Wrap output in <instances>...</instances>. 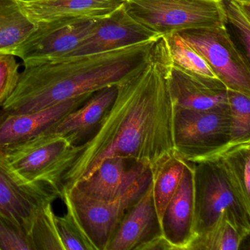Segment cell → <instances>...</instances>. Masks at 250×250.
<instances>
[{"mask_svg":"<svg viewBox=\"0 0 250 250\" xmlns=\"http://www.w3.org/2000/svg\"><path fill=\"white\" fill-rule=\"evenodd\" d=\"M172 63L165 36L147 56L116 84L117 94L96 132L80 151L60 187V197L92 175L108 158L121 156L151 170L175 154L174 107L168 87Z\"/></svg>","mask_w":250,"mask_h":250,"instance_id":"6da1fadb","label":"cell"},{"mask_svg":"<svg viewBox=\"0 0 250 250\" xmlns=\"http://www.w3.org/2000/svg\"><path fill=\"white\" fill-rule=\"evenodd\" d=\"M158 39L102 53L24 65L15 90L0 105V113L34 112L116 85L147 56Z\"/></svg>","mask_w":250,"mask_h":250,"instance_id":"7a4b0ae2","label":"cell"},{"mask_svg":"<svg viewBox=\"0 0 250 250\" xmlns=\"http://www.w3.org/2000/svg\"><path fill=\"white\" fill-rule=\"evenodd\" d=\"M190 164L194 181V241L226 210L250 225V197L244 194L223 159L211 154Z\"/></svg>","mask_w":250,"mask_h":250,"instance_id":"3957f363","label":"cell"},{"mask_svg":"<svg viewBox=\"0 0 250 250\" xmlns=\"http://www.w3.org/2000/svg\"><path fill=\"white\" fill-rule=\"evenodd\" d=\"M79 151L66 137L44 133L0 150V162L24 182L49 186L60 197L61 181Z\"/></svg>","mask_w":250,"mask_h":250,"instance_id":"277c9868","label":"cell"},{"mask_svg":"<svg viewBox=\"0 0 250 250\" xmlns=\"http://www.w3.org/2000/svg\"><path fill=\"white\" fill-rule=\"evenodd\" d=\"M124 2L136 20L161 36L228 24L223 2L216 0H124Z\"/></svg>","mask_w":250,"mask_h":250,"instance_id":"5b68a950","label":"cell"},{"mask_svg":"<svg viewBox=\"0 0 250 250\" xmlns=\"http://www.w3.org/2000/svg\"><path fill=\"white\" fill-rule=\"evenodd\" d=\"M172 130L175 154L186 162L213 154L231 140L228 105L207 110L174 108Z\"/></svg>","mask_w":250,"mask_h":250,"instance_id":"8992f818","label":"cell"},{"mask_svg":"<svg viewBox=\"0 0 250 250\" xmlns=\"http://www.w3.org/2000/svg\"><path fill=\"white\" fill-rule=\"evenodd\" d=\"M151 181L150 169L128 191L112 200L91 198L74 187L63 191L61 197H65L71 203L80 226L95 250H106L121 219L147 189Z\"/></svg>","mask_w":250,"mask_h":250,"instance_id":"52a82bcc","label":"cell"},{"mask_svg":"<svg viewBox=\"0 0 250 250\" xmlns=\"http://www.w3.org/2000/svg\"><path fill=\"white\" fill-rule=\"evenodd\" d=\"M178 33L228 89L250 94V61L232 42L226 25Z\"/></svg>","mask_w":250,"mask_h":250,"instance_id":"ba28073f","label":"cell"},{"mask_svg":"<svg viewBox=\"0 0 250 250\" xmlns=\"http://www.w3.org/2000/svg\"><path fill=\"white\" fill-rule=\"evenodd\" d=\"M96 20L62 19L38 23L37 28L18 46L14 55L24 65L61 61L79 46Z\"/></svg>","mask_w":250,"mask_h":250,"instance_id":"9c48e42d","label":"cell"},{"mask_svg":"<svg viewBox=\"0 0 250 250\" xmlns=\"http://www.w3.org/2000/svg\"><path fill=\"white\" fill-rule=\"evenodd\" d=\"M161 36L136 20L128 12L124 2L112 14L96 20L79 46L61 61L109 52L156 40Z\"/></svg>","mask_w":250,"mask_h":250,"instance_id":"30bf717a","label":"cell"},{"mask_svg":"<svg viewBox=\"0 0 250 250\" xmlns=\"http://www.w3.org/2000/svg\"><path fill=\"white\" fill-rule=\"evenodd\" d=\"M58 197L59 194L52 187L24 182L0 162V214L20 225L29 235L42 208Z\"/></svg>","mask_w":250,"mask_h":250,"instance_id":"8fae6325","label":"cell"},{"mask_svg":"<svg viewBox=\"0 0 250 250\" xmlns=\"http://www.w3.org/2000/svg\"><path fill=\"white\" fill-rule=\"evenodd\" d=\"M93 94L73 98L27 113H0V150L44 134Z\"/></svg>","mask_w":250,"mask_h":250,"instance_id":"7c38bea8","label":"cell"},{"mask_svg":"<svg viewBox=\"0 0 250 250\" xmlns=\"http://www.w3.org/2000/svg\"><path fill=\"white\" fill-rule=\"evenodd\" d=\"M193 169L187 162L182 179L160 221L161 231L171 250H189L195 239Z\"/></svg>","mask_w":250,"mask_h":250,"instance_id":"4fadbf2b","label":"cell"},{"mask_svg":"<svg viewBox=\"0 0 250 250\" xmlns=\"http://www.w3.org/2000/svg\"><path fill=\"white\" fill-rule=\"evenodd\" d=\"M160 235L162 234L153 201L151 181L121 219L106 250H140Z\"/></svg>","mask_w":250,"mask_h":250,"instance_id":"5bb4252c","label":"cell"},{"mask_svg":"<svg viewBox=\"0 0 250 250\" xmlns=\"http://www.w3.org/2000/svg\"><path fill=\"white\" fill-rule=\"evenodd\" d=\"M168 87L175 109L207 110L228 105V87L219 80L194 77L171 63Z\"/></svg>","mask_w":250,"mask_h":250,"instance_id":"9a60e30c","label":"cell"},{"mask_svg":"<svg viewBox=\"0 0 250 250\" xmlns=\"http://www.w3.org/2000/svg\"><path fill=\"white\" fill-rule=\"evenodd\" d=\"M150 169L143 164L114 156L105 159L91 175L73 187L91 198L112 200L128 191Z\"/></svg>","mask_w":250,"mask_h":250,"instance_id":"2e32d148","label":"cell"},{"mask_svg":"<svg viewBox=\"0 0 250 250\" xmlns=\"http://www.w3.org/2000/svg\"><path fill=\"white\" fill-rule=\"evenodd\" d=\"M116 94V85L96 92L81 106L45 133L63 136L75 146L83 144L96 132L102 118L113 104Z\"/></svg>","mask_w":250,"mask_h":250,"instance_id":"e0dca14e","label":"cell"},{"mask_svg":"<svg viewBox=\"0 0 250 250\" xmlns=\"http://www.w3.org/2000/svg\"><path fill=\"white\" fill-rule=\"evenodd\" d=\"M123 4L124 0H23L26 13L37 24L62 19L99 20Z\"/></svg>","mask_w":250,"mask_h":250,"instance_id":"ac0fdd59","label":"cell"},{"mask_svg":"<svg viewBox=\"0 0 250 250\" xmlns=\"http://www.w3.org/2000/svg\"><path fill=\"white\" fill-rule=\"evenodd\" d=\"M37 27L26 13L23 0H0V55H14Z\"/></svg>","mask_w":250,"mask_h":250,"instance_id":"d6986e66","label":"cell"},{"mask_svg":"<svg viewBox=\"0 0 250 250\" xmlns=\"http://www.w3.org/2000/svg\"><path fill=\"white\" fill-rule=\"evenodd\" d=\"M250 233V224L226 210L204 235L192 243L189 250H238Z\"/></svg>","mask_w":250,"mask_h":250,"instance_id":"ffe728a7","label":"cell"},{"mask_svg":"<svg viewBox=\"0 0 250 250\" xmlns=\"http://www.w3.org/2000/svg\"><path fill=\"white\" fill-rule=\"evenodd\" d=\"M187 162L174 154L151 170L153 197L159 224L169 200L182 179Z\"/></svg>","mask_w":250,"mask_h":250,"instance_id":"44dd1931","label":"cell"},{"mask_svg":"<svg viewBox=\"0 0 250 250\" xmlns=\"http://www.w3.org/2000/svg\"><path fill=\"white\" fill-rule=\"evenodd\" d=\"M165 36L174 65L198 78L219 80L204 58L191 47L179 33H170Z\"/></svg>","mask_w":250,"mask_h":250,"instance_id":"7402d4cb","label":"cell"},{"mask_svg":"<svg viewBox=\"0 0 250 250\" xmlns=\"http://www.w3.org/2000/svg\"><path fill=\"white\" fill-rule=\"evenodd\" d=\"M30 236L34 250H63L52 203L42 208L32 225Z\"/></svg>","mask_w":250,"mask_h":250,"instance_id":"603a6c76","label":"cell"},{"mask_svg":"<svg viewBox=\"0 0 250 250\" xmlns=\"http://www.w3.org/2000/svg\"><path fill=\"white\" fill-rule=\"evenodd\" d=\"M230 142L250 141V94L228 88Z\"/></svg>","mask_w":250,"mask_h":250,"instance_id":"cb8c5ba5","label":"cell"},{"mask_svg":"<svg viewBox=\"0 0 250 250\" xmlns=\"http://www.w3.org/2000/svg\"><path fill=\"white\" fill-rule=\"evenodd\" d=\"M62 200L66 206V213L56 216V225L63 250H95L80 226L71 203L65 197Z\"/></svg>","mask_w":250,"mask_h":250,"instance_id":"d4e9b609","label":"cell"},{"mask_svg":"<svg viewBox=\"0 0 250 250\" xmlns=\"http://www.w3.org/2000/svg\"><path fill=\"white\" fill-rule=\"evenodd\" d=\"M227 23L233 26L238 33L246 57L250 58V5H243L232 0H224Z\"/></svg>","mask_w":250,"mask_h":250,"instance_id":"484cf974","label":"cell"},{"mask_svg":"<svg viewBox=\"0 0 250 250\" xmlns=\"http://www.w3.org/2000/svg\"><path fill=\"white\" fill-rule=\"evenodd\" d=\"M0 250H34L28 232L2 214H0Z\"/></svg>","mask_w":250,"mask_h":250,"instance_id":"4316f807","label":"cell"},{"mask_svg":"<svg viewBox=\"0 0 250 250\" xmlns=\"http://www.w3.org/2000/svg\"><path fill=\"white\" fill-rule=\"evenodd\" d=\"M11 54L0 55V105L15 90L20 80V65Z\"/></svg>","mask_w":250,"mask_h":250,"instance_id":"83f0119b","label":"cell"},{"mask_svg":"<svg viewBox=\"0 0 250 250\" xmlns=\"http://www.w3.org/2000/svg\"><path fill=\"white\" fill-rule=\"evenodd\" d=\"M232 1H235V2H239V3L243 4V5H250V0H232Z\"/></svg>","mask_w":250,"mask_h":250,"instance_id":"f1b7e54d","label":"cell"},{"mask_svg":"<svg viewBox=\"0 0 250 250\" xmlns=\"http://www.w3.org/2000/svg\"><path fill=\"white\" fill-rule=\"evenodd\" d=\"M216 1H219V2H223V0H216Z\"/></svg>","mask_w":250,"mask_h":250,"instance_id":"f546056e","label":"cell"},{"mask_svg":"<svg viewBox=\"0 0 250 250\" xmlns=\"http://www.w3.org/2000/svg\"><path fill=\"white\" fill-rule=\"evenodd\" d=\"M25 1H29V0H25Z\"/></svg>","mask_w":250,"mask_h":250,"instance_id":"4dcf8cb0","label":"cell"}]
</instances>
